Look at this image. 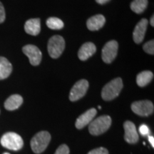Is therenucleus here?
I'll return each instance as SVG.
<instances>
[{"instance_id":"obj_25","label":"nucleus","mask_w":154,"mask_h":154,"mask_svg":"<svg viewBox=\"0 0 154 154\" xmlns=\"http://www.w3.org/2000/svg\"><path fill=\"white\" fill-rule=\"evenodd\" d=\"M5 20V10L2 3L0 2V24L3 23Z\"/></svg>"},{"instance_id":"obj_3","label":"nucleus","mask_w":154,"mask_h":154,"mask_svg":"<svg viewBox=\"0 0 154 154\" xmlns=\"http://www.w3.org/2000/svg\"><path fill=\"white\" fill-rule=\"evenodd\" d=\"M51 140L49 132L42 131L36 134L31 140V147L35 153H41L47 149Z\"/></svg>"},{"instance_id":"obj_6","label":"nucleus","mask_w":154,"mask_h":154,"mask_svg":"<svg viewBox=\"0 0 154 154\" xmlns=\"http://www.w3.org/2000/svg\"><path fill=\"white\" fill-rule=\"evenodd\" d=\"M131 109L136 114L140 116H148L153 113L154 106L151 101L144 100L134 102L131 104Z\"/></svg>"},{"instance_id":"obj_4","label":"nucleus","mask_w":154,"mask_h":154,"mask_svg":"<svg viewBox=\"0 0 154 154\" xmlns=\"http://www.w3.org/2000/svg\"><path fill=\"white\" fill-rule=\"evenodd\" d=\"M0 142L3 147L13 151L20 150L24 146L22 138L14 132H8L4 134L2 136Z\"/></svg>"},{"instance_id":"obj_27","label":"nucleus","mask_w":154,"mask_h":154,"mask_svg":"<svg viewBox=\"0 0 154 154\" xmlns=\"http://www.w3.org/2000/svg\"><path fill=\"white\" fill-rule=\"evenodd\" d=\"M149 140L150 142V143L151 144V146L154 147V138L153 136H149Z\"/></svg>"},{"instance_id":"obj_5","label":"nucleus","mask_w":154,"mask_h":154,"mask_svg":"<svg viewBox=\"0 0 154 154\" xmlns=\"http://www.w3.org/2000/svg\"><path fill=\"white\" fill-rule=\"evenodd\" d=\"M65 48V41L62 36L55 35L49 39L48 52L53 59H57L61 55Z\"/></svg>"},{"instance_id":"obj_22","label":"nucleus","mask_w":154,"mask_h":154,"mask_svg":"<svg viewBox=\"0 0 154 154\" xmlns=\"http://www.w3.org/2000/svg\"><path fill=\"white\" fill-rule=\"evenodd\" d=\"M54 154H69V149L66 144L61 145L57 149Z\"/></svg>"},{"instance_id":"obj_8","label":"nucleus","mask_w":154,"mask_h":154,"mask_svg":"<svg viewBox=\"0 0 154 154\" xmlns=\"http://www.w3.org/2000/svg\"><path fill=\"white\" fill-rule=\"evenodd\" d=\"M88 88V82L86 79H82L74 84L69 94V99L72 101H76L85 94Z\"/></svg>"},{"instance_id":"obj_12","label":"nucleus","mask_w":154,"mask_h":154,"mask_svg":"<svg viewBox=\"0 0 154 154\" xmlns=\"http://www.w3.org/2000/svg\"><path fill=\"white\" fill-rule=\"evenodd\" d=\"M148 26V20L146 19H142L135 27L133 32V38L135 43L140 44L143 42L145 36L146 29Z\"/></svg>"},{"instance_id":"obj_1","label":"nucleus","mask_w":154,"mask_h":154,"mask_svg":"<svg viewBox=\"0 0 154 154\" xmlns=\"http://www.w3.org/2000/svg\"><path fill=\"white\" fill-rule=\"evenodd\" d=\"M123 88V82L121 78H116L106 84L101 91V96L104 101H111L119 95Z\"/></svg>"},{"instance_id":"obj_10","label":"nucleus","mask_w":154,"mask_h":154,"mask_svg":"<svg viewBox=\"0 0 154 154\" xmlns=\"http://www.w3.org/2000/svg\"><path fill=\"white\" fill-rule=\"evenodd\" d=\"M124 128L125 130L124 139L127 143H137L138 140V134L134 123L130 121H126L124 124Z\"/></svg>"},{"instance_id":"obj_19","label":"nucleus","mask_w":154,"mask_h":154,"mask_svg":"<svg viewBox=\"0 0 154 154\" xmlns=\"http://www.w3.org/2000/svg\"><path fill=\"white\" fill-rule=\"evenodd\" d=\"M148 6V0H134L131 4V9L136 14L143 13Z\"/></svg>"},{"instance_id":"obj_16","label":"nucleus","mask_w":154,"mask_h":154,"mask_svg":"<svg viewBox=\"0 0 154 154\" xmlns=\"http://www.w3.org/2000/svg\"><path fill=\"white\" fill-rule=\"evenodd\" d=\"M23 103V98L18 94H14L6 100L5 108L8 111H14L18 109Z\"/></svg>"},{"instance_id":"obj_7","label":"nucleus","mask_w":154,"mask_h":154,"mask_svg":"<svg viewBox=\"0 0 154 154\" xmlns=\"http://www.w3.org/2000/svg\"><path fill=\"white\" fill-rule=\"evenodd\" d=\"M119 44L115 40L107 42L102 49V59L106 63H110L114 60L118 53Z\"/></svg>"},{"instance_id":"obj_20","label":"nucleus","mask_w":154,"mask_h":154,"mask_svg":"<svg viewBox=\"0 0 154 154\" xmlns=\"http://www.w3.org/2000/svg\"><path fill=\"white\" fill-rule=\"evenodd\" d=\"M47 26L51 29L59 30L63 27V22L57 17H50L47 21Z\"/></svg>"},{"instance_id":"obj_9","label":"nucleus","mask_w":154,"mask_h":154,"mask_svg":"<svg viewBox=\"0 0 154 154\" xmlns=\"http://www.w3.org/2000/svg\"><path fill=\"white\" fill-rule=\"evenodd\" d=\"M23 52L29 59V62L33 66H38L42 61V54L37 47L32 44L24 46L22 49Z\"/></svg>"},{"instance_id":"obj_26","label":"nucleus","mask_w":154,"mask_h":154,"mask_svg":"<svg viewBox=\"0 0 154 154\" xmlns=\"http://www.w3.org/2000/svg\"><path fill=\"white\" fill-rule=\"evenodd\" d=\"M110 0H96V2L99 5H104V4L107 3L108 2H109Z\"/></svg>"},{"instance_id":"obj_21","label":"nucleus","mask_w":154,"mask_h":154,"mask_svg":"<svg viewBox=\"0 0 154 154\" xmlns=\"http://www.w3.org/2000/svg\"><path fill=\"white\" fill-rule=\"evenodd\" d=\"M143 50L145 52L149 54L153 55L154 54V41L151 40V41L146 42L143 45Z\"/></svg>"},{"instance_id":"obj_15","label":"nucleus","mask_w":154,"mask_h":154,"mask_svg":"<svg viewBox=\"0 0 154 154\" xmlns=\"http://www.w3.org/2000/svg\"><path fill=\"white\" fill-rule=\"evenodd\" d=\"M105 22V17L101 14H97L88 19L86 25L90 31H97L103 27Z\"/></svg>"},{"instance_id":"obj_18","label":"nucleus","mask_w":154,"mask_h":154,"mask_svg":"<svg viewBox=\"0 0 154 154\" xmlns=\"http://www.w3.org/2000/svg\"><path fill=\"white\" fill-rule=\"evenodd\" d=\"M153 78V74L150 71H144L139 73L136 77V82L140 87H143L149 84Z\"/></svg>"},{"instance_id":"obj_17","label":"nucleus","mask_w":154,"mask_h":154,"mask_svg":"<svg viewBox=\"0 0 154 154\" xmlns=\"http://www.w3.org/2000/svg\"><path fill=\"white\" fill-rule=\"evenodd\" d=\"M12 72V65L5 57H0V80L5 79Z\"/></svg>"},{"instance_id":"obj_24","label":"nucleus","mask_w":154,"mask_h":154,"mask_svg":"<svg viewBox=\"0 0 154 154\" xmlns=\"http://www.w3.org/2000/svg\"><path fill=\"white\" fill-rule=\"evenodd\" d=\"M139 131L142 136H147L149 134V128L146 125L143 124L139 127Z\"/></svg>"},{"instance_id":"obj_11","label":"nucleus","mask_w":154,"mask_h":154,"mask_svg":"<svg viewBox=\"0 0 154 154\" xmlns=\"http://www.w3.org/2000/svg\"><path fill=\"white\" fill-rule=\"evenodd\" d=\"M96 113H97V111H96V109L92 108V109L86 111L85 113L81 115L79 118H77L76 121L75 126H76V128L82 129L84 127L89 124L93 121L94 117L96 115Z\"/></svg>"},{"instance_id":"obj_13","label":"nucleus","mask_w":154,"mask_h":154,"mask_svg":"<svg viewBox=\"0 0 154 154\" xmlns=\"http://www.w3.org/2000/svg\"><path fill=\"white\" fill-rule=\"evenodd\" d=\"M96 51V47L92 42H86L79 50L78 57L80 60L86 61L93 56Z\"/></svg>"},{"instance_id":"obj_14","label":"nucleus","mask_w":154,"mask_h":154,"mask_svg":"<svg viewBox=\"0 0 154 154\" xmlns=\"http://www.w3.org/2000/svg\"><path fill=\"white\" fill-rule=\"evenodd\" d=\"M24 30L28 34L36 36L41 32V21L39 19H31L24 24Z\"/></svg>"},{"instance_id":"obj_29","label":"nucleus","mask_w":154,"mask_h":154,"mask_svg":"<svg viewBox=\"0 0 154 154\" xmlns=\"http://www.w3.org/2000/svg\"><path fill=\"white\" fill-rule=\"evenodd\" d=\"M4 154H10V153H5Z\"/></svg>"},{"instance_id":"obj_28","label":"nucleus","mask_w":154,"mask_h":154,"mask_svg":"<svg viewBox=\"0 0 154 154\" xmlns=\"http://www.w3.org/2000/svg\"><path fill=\"white\" fill-rule=\"evenodd\" d=\"M150 22H151V26H154V16L153 15V16L151 17V21H150Z\"/></svg>"},{"instance_id":"obj_2","label":"nucleus","mask_w":154,"mask_h":154,"mask_svg":"<svg viewBox=\"0 0 154 154\" xmlns=\"http://www.w3.org/2000/svg\"><path fill=\"white\" fill-rule=\"evenodd\" d=\"M111 125V117L109 116H101L90 123L88 131L93 136H99L106 131L110 128Z\"/></svg>"},{"instance_id":"obj_23","label":"nucleus","mask_w":154,"mask_h":154,"mask_svg":"<svg viewBox=\"0 0 154 154\" xmlns=\"http://www.w3.org/2000/svg\"><path fill=\"white\" fill-rule=\"evenodd\" d=\"M88 154H109V151L103 147L97 148V149H94L88 152Z\"/></svg>"}]
</instances>
